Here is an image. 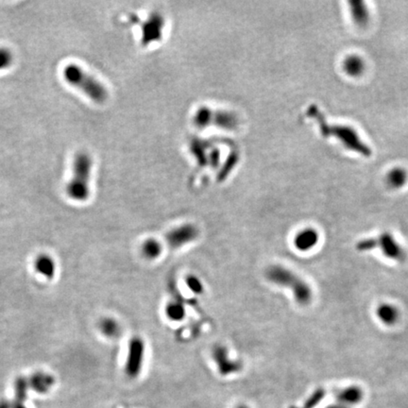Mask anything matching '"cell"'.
<instances>
[{
	"label": "cell",
	"instance_id": "5",
	"mask_svg": "<svg viewBox=\"0 0 408 408\" xmlns=\"http://www.w3.org/2000/svg\"><path fill=\"white\" fill-rule=\"evenodd\" d=\"M146 345L143 338L133 337L129 343L125 371L130 378H136L142 370L145 360Z\"/></svg>",
	"mask_w": 408,
	"mask_h": 408
},
{
	"label": "cell",
	"instance_id": "4",
	"mask_svg": "<svg viewBox=\"0 0 408 408\" xmlns=\"http://www.w3.org/2000/svg\"><path fill=\"white\" fill-rule=\"evenodd\" d=\"M63 76L66 82L73 86L78 87L86 96L97 103H102L107 99V90L92 76L83 71L77 64H68L63 70Z\"/></svg>",
	"mask_w": 408,
	"mask_h": 408
},
{
	"label": "cell",
	"instance_id": "1",
	"mask_svg": "<svg viewBox=\"0 0 408 408\" xmlns=\"http://www.w3.org/2000/svg\"><path fill=\"white\" fill-rule=\"evenodd\" d=\"M308 113L318 124L319 130L323 136L335 137L341 141L349 150L363 156L368 157L371 155V150L360 139L358 133L352 127L343 125H330L327 122L323 113L315 105L309 108Z\"/></svg>",
	"mask_w": 408,
	"mask_h": 408
},
{
	"label": "cell",
	"instance_id": "20",
	"mask_svg": "<svg viewBox=\"0 0 408 408\" xmlns=\"http://www.w3.org/2000/svg\"><path fill=\"white\" fill-rule=\"evenodd\" d=\"M185 285L188 289L197 295L203 294L204 291V286L203 282L200 280L199 277L195 275L186 276L185 278Z\"/></svg>",
	"mask_w": 408,
	"mask_h": 408
},
{
	"label": "cell",
	"instance_id": "27",
	"mask_svg": "<svg viewBox=\"0 0 408 408\" xmlns=\"http://www.w3.org/2000/svg\"><path fill=\"white\" fill-rule=\"evenodd\" d=\"M236 408H250L249 407H247L245 405H240V406H238Z\"/></svg>",
	"mask_w": 408,
	"mask_h": 408
},
{
	"label": "cell",
	"instance_id": "7",
	"mask_svg": "<svg viewBox=\"0 0 408 408\" xmlns=\"http://www.w3.org/2000/svg\"><path fill=\"white\" fill-rule=\"evenodd\" d=\"M212 358L222 376L237 373L243 368V364L240 361L232 359L228 349L223 345H214L212 350Z\"/></svg>",
	"mask_w": 408,
	"mask_h": 408
},
{
	"label": "cell",
	"instance_id": "10",
	"mask_svg": "<svg viewBox=\"0 0 408 408\" xmlns=\"http://www.w3.org/2000/svg\"><path fill=\"white\" fill-rule=\"evenodd\" d=\"M336 400L341 401L352 408L358 405L364 397V392L361 388L357 386H351L348 388L337 390L335 393Z\"/></svg>",
	"mask_w": 408,
	"mask_h": 408
},
{
	"label": "cell",
	"instance_id": "12",
	"mask_svg": "<svg viewBox=\"0 0 408 408\" xmlns=\"http://www.w3.org/2000/svg\"><path fill=\"white\" fill-rule=\"evenodd\" d=\"M141 254L147 260H156L163 254V245L155 238H148L141 245Z\"/></svg>",
	"mask_w": 408,
	"mask_h": 408
},
{
	"label": "cell",
	"instance_id": "6",
	"mask_svg": "<svg viewBox=\"0 0 408 408\" xmlns=\"http://www.w3.org/2000/svg\"><path fill=\"white\" fill-rule=\"evenodd\" d=\"M199 235L200 232L197 226L185 223L171 229L165 235V240L171 249L177 250L192 243L199 237Z\"/></svg>",
	"mask_w": 408,
	"mask_h": 408
},
{
	"label": "cell",
	"instance_id": "11",
	"mask_svg": "<svg viewBox=\"0 0 408 408\" xmlns=\"http://www.w3.org/2000/svg\"><path fill=\"white\" fill-rule=\"evenodd\" d=\"M376 315L384 324L393 326L399 320L400 313L397 307L389 304H383L378 306Z\"/></svg>",
	"mask_w": 408,
	"mask_h": 408
},
{
	"label": "cell",
	"instance_id": "24",
	"mask_svg": "<svg viewBox=\"0 0 408 408\" xmlns=\"http://www.w3.org/2000/svg\"><path fill=\"white\" fill-rule=\"evenodd\" d=\"M326 408H352V407L349 406L347 404H345V403H343V402H341V401L336 400V403L328 406Z\"/></svg>",
	"mask_w": 408,
	"mask_h": 408
},
{
	"label": "cell",
	"instance_id": "13",
	"mask_svg": "<svg viewBox=\"0 0 408 408\" xmlns=\"http://www.w3.org/2000/svg\"><path fill=\"white\" fill-rule=\"evenodd\" d=\"M34 267L38 273L48 279H51L55 275L56 265L50 255H39L34 262Z\"/></svg>",
	"mask_w": 408,
	"mask_h": 408
},
{
	"label": "cell",
	"instance_id": "23",
	"mask_svg": "<svg viewBox=\"0 0 408 408\" xmlns=\"http://www.w3.org/2000/svg\"><path fill=\"white\" fill-rule=\"evenodd\" d=\"M12 61V55L7 49H0V70L10 66Z\"/></svg>",
	"mask_w": 408,
	"mask_h": 408
},
{
	"label": "cell",
	"instance_id": "16",
	"mask_svg": "<svg viewBox=\"0 0 408 408\" xmlns=\"http://www.w3.org/2000/svg\"><path fill=\"white\" fill-rule=\"evenodd\" d=\"M54 384V379L44 373H36L31 379L32 388L38 392H47L48 389Z\"/></svg>",
	"mask_w": 408,
	"mask_h": 408
},
{
	"label": "cell",
	"instance_id": "15",
	"mask_svg": "<svg viewBox=\"0 0 408 408\" xmlns=\"http://www.w3.org/2000/svg\"><path fill=\"white\" fill-rule=\"evenodd\" d=\"M100 329L105 337L116 338L122 333L121 325L112 317H104L100 322Z\"/></svg>",
	"mask_w": 408,
	"mask_h": 408
},
{
	"label": "cell",
	"instance_id": "21",
	"mask_svg": "<svg viewBox=\"0 0 408 408\" xmlns=\"http://www.w3.org/2000/svg\"><path fill=\"white\" fill-rule=\"evenodd\" d=\"M325 396V391L322 388H318L306 401L305 408H314L317 406L320 401Z\"/></svg>",
	"mask_w": 408,
	"mask_h": 408
},
{
	"label": "cell",
	"instance_id": "22",
	"mask_svg": "<svg viewBox=\"0 0 408 408\" xmlns=\"http://www.w3.org/2000/svg\"><path fill=\"white\" fill-rule=\"evenodd\" d=\"M27 388H28V384L25 379L20 377L16 380L15 388H16V398H17L18 403H22L24 399L26 398Z\"/></svg>",
	"mask_w": 408,
	"mask_h": 408
},
{
	"label": "cell",
	"instance_id": "19",
	"mask_svg": "<svg viewBox=\"0 0 408 408\" xmlns=\"http://www.w3.org/2000/svg\"><path fill=\"white\" fill-rule=\"evenodd\" d=\"M408 180V174L402 168H394L388 175V183L393 188L404 186Z\"/></svg>",
	"mask_w": 408,
	"mask_h": 408
},
{
	"label": "cell",
	"instance_id": "3",
	"mask_svg": "<svg viewBox=\"0 0 408 408\" xmlns=\"http://www.w3.org/2000/svg\"><path fill=\"white\" fill-rule=\"evenodd\" d=\"M92 159L86 153H78L73 165V178L66 186L67 195L77 202L86 201L89 197V178L92 169Z\"/></svg>",
	"mask_w": 408,
	"mask_h": 408
},
{
	"label": "cell",
	"instance_id": "9",
	"mask_svg": "<svg viewBox=\"0 0 408 408\" xmlns=\"http://www.w3.org/2000/svg\"><path fill=\"white\" fill-rule=\"evenodd\" d=\"M319 235L316 230L312 228H306L297 234L294 238V245L300 252H309L318 242Z\"/></svg>",
	"mask_w": 408,
	"mask_h": 408
},
{
	"label": "cell",
	"instance_id": "2",
	"mask_svg": "<svg viewBox=\"0 0 408 408\" xmlns=\"http://www.w3.org/2000/svg\"><path fill=\"white\" fill-rule=\"evenodd\" d=\"M265 274L266 279L273 285L288 287L300 306H308L312 302L313 291L311 287L291 269L283 265H270L266 268Z\"/></svg>",
	"mask_w": 408,
	"mask_h": 408
},
{
	"label": "cell",
	"instance_id": "18",
	"mask_svg": "<svg viewBox=\"0 0 408 408\" xmlns=\"http://www.w3.org/2000/svg\"><path fill=\"white\" fill-rule=\"evenodd\" d=\"M165 315L172 321H182L185 316V308L181 303L171 302L165 306Z\"/></svg>",
	"mask_w": 408,
	"mask_h": 408
},
{
	"label": "cell",
	"instance_id": "25",
	"mask_svg": "<svg viewBox=\"0 0 408 408\" xmlns=\"http://www.w3.org/2000/svg\"><path fill=\"white\" fill-rule=\"evenodd\" d=\"M14 408H25L23 406H22V404L21 403H16L15 404V406H14Z\"/></svg>",
	"mask_w": 408,
	"mask_h": 408
},
{
	"label": "cell",
	"instance_id": "17",
	"mask_svg": "<svg viewBox=\"0 0 408 408\" xmlns=\"http://www.w3.org/2000/svg\"><path fill=\"white\" fill-rule=\"evenodd\" d=\"M364 67L365 65H364L363 60L356 55L349 56L344 61L345 71L347 72L350 76H353V77L359 76L362 72L364 71Z\"/></svg>",
	"mask_w": 408,
	"mask_h": 408
},
{
	"label": "cell",
	"instance_id": "26",
	"mask_svg": "<svg viewBox=\"0 0 408 408\" xmlns=\"http://www.w3.org/2000/svg\"><path fill=\"white\" fill-rule=\"evenodd\" d=\"M0 408H8V406L5 403H3L0 405Z\"/></svg>",
	"mask_w": 408,
	"mask_h": 408
},
{
	"label": "cell",
	"instance_id": "14",
	"mask_svg": "<svg viewBox=\"0 0 408 408\" xmlns=\"http://www.w3.org/2000/svg\"><path fill=\"white\" fill-rule=\"evenodd\" d=\"M349 4L351 7L352 16L357 25L359 26L366 25L368 21V11H367V6L365 2L351 0Z\"/></svg>",
	"mask_w": 408,
	"mask_h": 408
},
{
	"label": "cell",
	"instance_id": "8",
	"mask_svg": "<svg viewBox=\"0 0 408 408\" xmlns=\"http://www.w3.org/2000/svg\"><path fill=\"white\" fill-rule=\"evenodd\" d=\"M375 238L376 248H380L385 256L397 262H404L407 259V254L405 250L390 233H383Z\"/></svg>",
	"mask_w": 408,
	"mask_h": 408
}]
</instances>
